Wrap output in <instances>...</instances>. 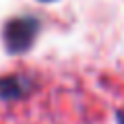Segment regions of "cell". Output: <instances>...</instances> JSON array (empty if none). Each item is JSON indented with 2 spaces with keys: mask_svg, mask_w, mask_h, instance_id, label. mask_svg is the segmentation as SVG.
I'll return each instance as SVG.
<instances>
[{
  "mask_svg": "<svg viewBox=\"0 0 124 124\" xmlns=\"http://www.w3.org/2000/svg\"><path fill=\"white\" fill-rule=\"evenodd\" d=\"M37 31H39V21L33 17L10 19L4 25V31H2V39H4L6 50L10 54H21L25 50H29Z\"/></svg>",
  "mask_w": 124,
  "mask_h": 124,
  "instance_id": "1",
  "label": "cell"
},
{
  "mask_svg": "<svg viewBox=\"0 0 124 124\" xmlns=\"http://www.w3.org/2000/svg\"><path fill=\"white\" fill-rule=\"evenodd\" d=\"M29 89V81L19 75H8L0 79V99H17Z\"/></svg>",
  "mask_w": 124,
  "mask_h": 124,
  "instance_id": "2",
  "label": "cell"
},
{
  "mask_svg": "<svg viewBox=\"0 0 124 124\" xmlns=\"http://www.w3.org/2000/svg\"><path fill=\"white\" fill-rule=\"evenodd\" d=\"M116 122H118V124H124V112H122V110L116 112Z\"/></svg>",
  "mask_w": 124,
  "mask_h": 124,
  "instance_id": "3",
  "label": "cell"
},
{
  "mask_svg": "<svg viewBox=\"0 0 124 124\" xmlns=\"http://www.w3.org/2000/svg\"><path fill=\"white\" fill-rule=\"evenodd\" d=\"M44 2H50V0H44Z\"/></svg>",
  "mask_w": 124,
  "mask_h": 124,
  "instance_id": "4",
  "label": "cell"
}]
</instances>
